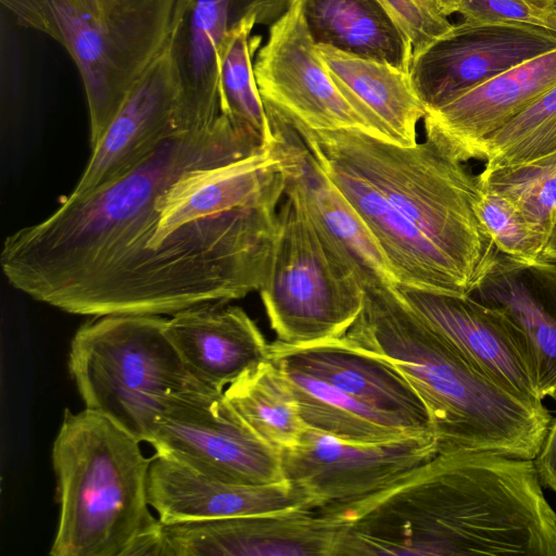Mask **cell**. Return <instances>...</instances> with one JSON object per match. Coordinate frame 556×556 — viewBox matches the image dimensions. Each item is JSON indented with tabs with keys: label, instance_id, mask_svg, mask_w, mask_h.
Returning a JSON list of instances; mask_svg holds the SVG:
<instances>
[{
	"label": "cell",
	"instance_id": "6da1fadb",
	"mask_svg": "<svg viewBox=\"0 0 556 556\" xmlns=\"http://www.w3.org/2000/svg\"><path fill=\"white\" fill-rule=\"evenodd\" d=\"M240 155L222 122L175 131L119 179L27 226L26 255L53 306L173 316L258 291L285 177L270 144Z\"/></svg>",
	"mask_w": 556,
	"mask_h": 556
},
{
	"label": "cell",
	"instance_id": "7a4b0ae2",
	"mask_svg": "<svg viewBox=\"0 0 556 556\" xmlns=\"http://www.w3.org/2000/svg\"><path fill=\"white\" fill-rule=\"evenodd\" d=\"M318 510L339 526L336 556H556V511L532 459L439 453L383 491Z\"/></svg>",
	"mask_w": 556,
	"mask_h": 556
},
{
	"label": "cell",
	"instance_id": "3957f363",
	"mask_svg": "<svg viewBox=\"0 0 556 556\" xmlns=\"http://www.w3.org/2000/svg\"><path fill=\"white\" fill-rule=\"evenodd\" d=\"M339 340L390 362L425 403L439 453L533 459L552 414L480 369L403 299L396 286L365 289L362 312Z\"/></svg>",
	"mask_w": 556,
	"mask_h": 556
},
{
	"label": "cell",
	"instance_id": "277c9868",
	"mask_svg": "<svg viewBox=\"0 0 556 556\" xmlns=\"http://www.w3.org/2000/svg\"><path fill=\"white\" fill-rule=\"evenodd\" d=\"M140 443L98 412L65 409L52 447L60 517L50 555L152 556L160 520Z\"/></svg>",
	"mask_w": 556,
	"mask_h": 556
},
{
	"label": "cell",
	"instance_id": "5b68a950",
	"mask_svg": "<svg viewBox=\"0 0 556 556\" xmlns=\"http://www.w3.org/2000/svg\"><path fill=\"white\" fill-rule=\"evenodd\" d=\"M285 116L309 151L341 161L377 188L447 257L471 294L482 285L501 253L475 211L478 175L428 140L405 147L359 129H312Z\"/></svg>",
	"mask_w": 556,
	"mask_h": 556
},
{
	"label": "cell",
	"instance_id": "8992f818",
	"mask_svg": "<svg viewBox=\"0 0 556 556\" xmlns=\"http://www.w3.org/2000/svg\"><path fill=\"white\" fill-rule=\"evenodd\" d=\"M22 27L48 35L83 81L93 148L166 49L180 0H0Z\"/></svg>",
	"mask_w": 556,
	"mask_h": 556
},
{
	"label": "cell",
	"instance_id": "52a82bcc",
	"mask_svg": "<svg viewBox=\"0 0 556 556\" xmlns=\"http://www.w3.org/2000/svg\"><path fill=\"white\" fill-rule=\"evenodd\" d=\"M166 321L161 315L96 316L71 342L68 369L85 408L139 442L150 443L159 415L174 396L214 390L186 367L165 333Z\"/></svg>",
	"mask_w": 556,
	"mask_h": 556
},
{
	"label": "cell",
	"instance_id": "ba28073f",
	"mask_svg": "<svg viewBox=\"0 0 556 556\" xmlns=\"http://www.w3.org/2000/svg\"><path fill=\"white\" fill-rule=\"evenodd\" d=\"M266 279L258 290L278 342L312 345L343 337L364 306L365 289L285 182Z\"/></svg>",
	"mask_w": 556,
	"mask_h": 556
},
{
	"label": "cell",
	"instance_id": "9c48e42d",
	"mask_svg": "<svg viewBox=\"0 0 556 556\" xmlns=\"http://www.w3.org/2000/svg\"><path fill=\"white\" fill-rule=\"evenodd\" d=\"M149 444L156 455L215 480L239 484L285 480L280 451L264 441L220 391L174 396L159 415Z\"/></svg>",
	"mask_w": 556,
	"mask_h": 556
},
{
	"label": "cell",
	"instance_id": "30bf717a",
	"mask_svg": "<svg viewBox=\"0 0 556 556\" xmlns=\"http://www.w3.org/2000/svg\"><path fill=\"white\" fill-rule=\"evenodd\" d=\"M439 454L432 433L355 444L307 428L280 450L283 479L317 510L362 501L400 482Z\"/></svg>",
	"mask_w": 556,
	"mask_h": 556
},
{
	"label": "cell",
	"instance_id": "8fae6325",
	"mask_svg": "<svg viewBox=\"0 0 556 556\" xmlns=\"http://www.w3.org/2000/svg\"><path fill=\"white\" fill-rule=\"evenodd\" d=\"M253 66L263 101L288 117L316 130L359 129L381 138L333 80L296 1L270 25Z\"/></svg>",
	"mask_w": 556,
	"mask_h": 556
},
{
	"label": "cell",
	"instance_id": "7c38bea8",
	"mask_svg": "<svg viewBox=\"0 0 556 556\" xmlns=\"http://www.w3.org/2000/svg\"><path fill=\"white\" fill-rule=\"evenodd\" d=\"M290 4L291 0H180L167 45L178 81L176 131L206 129L220 115L219 53L230 31L247 18L270 26Z\"/></svg>",
	"mask_w": 556,
	"mask_h": 556
},
{
	"label": "cell",
	"instance_id": "4fadbf2b",
	"mask_svg": "<svg viewBox=\"0 0 556 556\" xmlns=\"http://www.w3.org/2000/svg\"><path fill=\"white\" fill-rule=\"evenodd\" d=\"M553 50L556 34L544 28L463 20L413 58L409 77L427 113Z\"/></svg>",
	"mask_w": 556,
	"mask_h": 556
},
{
	"label": "cell",
	"instance_id": "5bb4252c",
	"mask_svg": "<svg viewBox=\"0 0 556 556\" xmlns=\"http://www.w3.org/2000/svg\"><path fill=\"white\" fill-rule=\"evenodd\" d=\"M339 527L317 510L159 521L153 556H334Z\"/></svg>",
	"mask_w": 556,
	"mask_h": 556
},
{
	"label": "cell",
	"instance_id": "9a60e30c",
	"mask_svg": "<svg viewBox=\"0 0 556 556\" xmlns=\"http://www.w3.org/2000/svg\"><path fill=\"white\" fill-rule=\"evenodd\" d=\"M264 106L270 126V146L285 182L296 191L317 230L354 271L364 289L396 286L397 280L375 238L298 131L275 106L267 102Z\"/></svg>",
	"mask_w": 556,
	"mask_h": 556
},
{
	"label": "cell",
	"instance_id": "2e32d148",
	"mask_svg": "<svg viewBox=\"0 0 556 556\" xmlns=\"http://www.w3.org/2000/svg\"><path fill=\"white\" fill-rule=\"evenodd\" d=\"M403 299L480 369L519 395L540 396L526 339L502 308L476 296L396 285Z\"/></svg>",
	"mask_w": 556,
	"mask_h": 556
},
{
	"label": "cell",
	"instance_id": "e0dca14e",
	"mask_svg": "<svg viewBox=\"0 0 556 556\" xmlns=\"http://www.w3.org/2000/svg\"><path fill=\"white\" fill-rule=\"evenodd\" d=\"M269 354L280 366L329 383L410 434L432 433L421 397L401 371L381 357L339 339L302 346L275 341Z\"/></svg>",
	"mask_w": 556,
	"mask_h": 556
},
{
	"label": "cell",
	"instance_id": "ac0fdd59",
	"mask_svg": "<svg viewBox=\"0 0 556 556\" xmlns=\"http://www.w3.org/2000/svg\"><path fill=\"white\" fill-rule=\"evenodd\" d=\"M178 98L176 71L166 49L140 77L100 140L70 195L83 197L142 163L170 134Z\"/></svg>",
	"mask_w": 556,
	"mask_h": 556
},
{
	"label": "cell",
	"instance_id": "d6986e66",
	"mask_svg": "<svg viewBox=\"0 0 556 556\" xmlns=\"http://www.w3.org/2000/svg\"><path fill=\"white\" fill-rule=\"evenodd\" d=\"M556 84V50L523 62L427 112L426 140L465 163L483 140Z\"/></svg>",
	"mask_w": 556,
	"mask_h": 556
},
{
	"label": "cell",
	"instance_id": "ffe728a7",
	"mask_svg": "<svg viewBox=\"0 0 556 556\" xmlns=\"http://www.w3.org/2000/svg\"><path fill=\"white\" fill-rule=\"evenodd\" d=\"M364 222L388 261L397 285L455 295H471L447 260L368 180L341 161L312 152Z\"/></svg>",
	"mask_w": 556,
	"mask_h": 556
},
{
	"label": "cell",
	"instance_id": "44dd1931",
	"mask_svg": "<svg viewBox=\"0 0 556 556\" xmlns=\"http://www.w3.org/2000/svg\"><path fill=\"white\" fill-rule=\"evenodd\" d=\"M165 333L189 371L222 392L270 357V343L254 320L229 302L181 311L167 318Z\"/></svg>",
	"mask_w": 556,
	"mask_h": 556
},
{
	"label": "cell",
	"instance_id": "7402d4cb",
	"mask_svg": "<svg viewBox=\"0 0 556 556\" xmlns=\"http://www.w3.org/2000/svg\"><path fill=\"white\" fill-rule=\"evenodd\" d=\"M148 502L162 522L309 509L303 493L287 480L271 484L229 483L156 454L149 468Z\"/></svg>",
	"mask_w": 556,
	"mask_h": 556
},
{
	"label": "cell",
	"instance_id": "603a6c76",
	"mask_svg": "<svg viewBox=\"0 0 556 556\" xmlns=\"http://www.w3.org/2000/svg\"><path fill=\"white\" fill-rule=\"evenodd\" d=\"M333 80L384 140L412 147L426 109L416 94L409 73L395 66L329 46H317Z\"/></svg>",
	"mask_w": 556,
	"mask_h": 556
},
{
	"label": "cell",
	"instance_id": "cb8c5ba5",
	"mask_svg": "<svg viewBox=\"0 0 556 556\" xmlns=\"http://www.w3.org/2000/svg\"><path fill=\"white\" fill-rule=\"evenodd\" d=\"M317 46L381 61L409 73V40L378 0H294Z\"/></svg>",
	"mask_w": 556,
	"mask_h": 556
},
{
	"label": "cell",
	"instance_id": "d4e9b609",
	"mask_svg": "<svg viewBox=\"0 0 556 556\" xmlns=\"http://www.w3.org/2000/svg\"><path fill=\"white\" fill-rule=\"evenodd\" d=\"M528 269L500 254L472 295L504 309L516 323L527 342L540 396L556 403V287L545 296L527 281Z\"/></svg>",
	"mask_w": 556,
	"mask_h": 556
},
{
	"label": "cell",
	"instance_id": "484cf974",
	"mask_svg": "<svg viewBox=\"0 0 556 556\" xmlns=\"http://www.w3.org/2000/svg\"><path fill=\"white\" fill-rule=\"evenodd\" d=\"M278 366L291 384L307 428L355 444H379L412 435L329 383L300 370Z\"/></svg>",
	"mask_w": 556,
	"mask_h": 556
},
{
	"label": "cell",
	"instance_id": "4316f807",
	"mask_svg": "<svg viewBox=\"0 0 556 556\" xmlns=\"http://www.w3.org/2000/svg\"><path fill=\"white\" fill-rule=\"evenodd\" d=\"M224 395L245 422L279 451L296 444L307 429L286 374L270 357L228 386Z\"/></svg>",
	"mask_w": 556,
	"mask_h": 556
},
{
	"label": "cell",
	"instance_id": "83f0119b",
	"mask_svg": "<svg viewBox=\"0 0 556 556\" xmlns=\"http://www.w3.org/2000/svg\"><path fill=\"white\" fill-rule=\"evenodd\" d=\"M255 25H258L255 18L242 21L223 45L219 53L220 113L267 146L271 140L270 126L252 64L253 52L261 42L260 37L250 36Z\"/></svg>",
	"mask_w": 556,
	"mask_h": 556
},
{
	"label": "cell",
	"instance_id": "f1b7e54d",
	"mask_svg": "<svg viewBox=\"0 0 556 556\" xmlns=\"http://www.w3.org/2000/svg\"><path fill=\"white\" fill-rule=\"evenodd\" d=\"M556 154V84L486 137L477 160L483 169L527 165Z\"/></svg>",
	"mask_w": 556,
	"mask_h": 556
},
{
	"label": "cell",
	"instance_id": "f546056e",
	"mask_svg": "<svg viewBox=\"0 0 556 556\" xmlns=\"http://www.w3.org/2000/svg\"><path fill=\"white\" fill-rule=\"evenodd\" d=\"M478 177L506 197L547 241L556 222V154L522 166L482 169Z\"/></svg>",
	"mask_w": 556,
	"mask_h": 556
},
{
	"label": "cell",
	"instance_id": "4dcf8cb0",
	"mask_svg": "<svg viewBox=\"0 0 556 556\" xmlns=\"http://www.w3.org/2000/svg\"><path fill=\"white\" fill-rule=\"evenodd\" d=\"M475 211L501 254L532 269L545 270L556 265L544 258L545 238L506 197L481 185Z\"/></svg>",
	"mask_w": 556,
	"mask_h": 556
},
{
	"label": "cell",
	"instance_id": "1f68e13d",
	"mask_svg": "<svg viewBox=\"0 0 556 556\" xmlns=\"http://www.w3.org/2000/svg\"><path fill=\"white\" fill-rule=\"evenodd\" d=\"M412 45L413 58L453 27L428 0H378Z\"/></svg>",
	"mask_w": 556,
	"mask_h": 556
},
{
	"label": "cell",
	"instance_id": "d6a6232c",
	"mask_svg": "<svg viewBox=\"0 0 556 556\" xmlns=\"http://www.w3.org/2000/svg\"><path fill=\"white\" fill-rule=\"evenodd\" d=\"M464 21L540 27L556 34V12L529 0H463Z\"/></svg>",
	"mask_w": 556,
	"mask_h": 556
},
{
	"label": "cell",
	"instance_id": "836d02e7",
	"mask_svg": "<svg viewBox=\"0 0 556 556\" xmlns=\"http://www.w3.org/2000/svg\"><path fill=\"white\" fill-rule=\"evenodd\" d=\"M532 460L541 484L556 494V415L552 417L541 447Z\"/></svg>",
	"mask_w": 556,
	"mask_h": 556
},
{
	"label": "cell",
	"instance_id": "e575fe53",
	"mask_svg": "<svg viewBox=\"0 0 556 556\" xmlns=\"http://www.w3.org/2000/svg\"><path fill=\"white\" fill-rule=\"evenodd\" d=\"M432 7L443 16L447 17L457 13L463 0H428Z\"/></svg>",
	"mask_w": 556,
	"mask_h": 556
},
{
	"label": "cell",
	"instance_id": "d590c367",
	"mask_svg": "<svg viewBox=\"0 0 556 556\" xmlns=\"http://www.w3.org/2000/svg\"><path fill=\"white\" fill-rule=\"evenodd\" d=\"M543 255L546 262L556 264V222L548 235Z\"/></svg>",
	"mask_w": 556,
	"mask_h": 556
},
{
	"label": "cell",
	"instance_id": "8d00e7d4",
	"mask_svg": "<svg viewBox=\"0 0 556 556\" xmlns=\"http://www.w3.org/2000/svg\"><path fill=\"white\" fill-rule=\"evenodd\" d=\"M542 8H545V9H552V2L553 0H529ZM553 10V9H552Z\"/></svg>",
	"mask_w": 556,
	"mask_h": 556
},
{
	"label": "cell",
	"instance_id": "74e56055",
	"mask_svg": "<svg viewBox=\"0 0 556 556\" xmlns=\"http://www.w3.org/2000/svg\"><path fill=\"white\" fill-rule=\"evenodd\" d=\"M552 275H553V280H554L555 286H556V267H555V269L553 270V274H552Z\"/></svg>",
	"mask_w": 556,
	"mask_h": 556
},
{
	"label": "cell",
	"instance_id": "f35d334b",
	"mask_svg": "<svg viewBox=\"0 0 556 556\" xmlns=\"http://www.w3.org/2000/svg\"><path fill=\"white\" fill-rule=\"evenodd\" d=\"M552 9L556 12V0H553V2H552Z\"/></svg>",
	"mask_w": 556,
	"mask_h": 556
}]
</instances>
